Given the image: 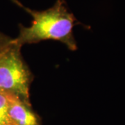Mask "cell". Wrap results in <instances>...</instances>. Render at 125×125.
Masks as SVG:
<instances>
[{
  "mask_svg": "<svg viewBox=\"0 0 125 125\" xmlns=\"http://www.w3.org/2000/svg\"><path fill=\"white\" fill-rule=\"evenodd\" d=\"M13 1L31 15L33 20L30 27L20 25L19 36L10 40L11 43L21 47L25 44L54 40L64 43L72 51L76 50V42L72 31L76 18L68 11L63 0H57L52 7L42 11L31 10L18 0Z\"/></svg>",
  "mask_w": 125,
  "mask_h": 125,
  "instance_id": "6da1fadb",
  "label": "cell"
},
{
  "mask_svg": "<svg viewBox=\"0 0 125 125\" xmlns=\"http://www.w3.org/2000/svg\"><path fill=\"white\" fill-rule=\"evenodd\" d=\"M10 40L0 52V92L29 102L31 73L22 58L20 47Z\"/></svg>",
  "mask_w": 125,
  "mask_h": 125,
  "instance_id": "7a4b0ae2",
  "label": "cell"
},
{
  "mask_svg": "<svg viewBox=\"0 0 125 125\" xmlns=\"http://www.w3.org/2000/svg\"><path fill=\"white\" fill-rule=\"evenodd\" d=\"M9 122L15 125H40L38 117L31 110L29 102L12 94L9 95Z\"/></svg>",
  "mask_w": 125,
  "mask_h": 125,
  "instance_id": "3957f363",
  "label": "cell"
},
{
  "mask_svg": "<svg viewBox=\"0 0 125 125\" xmlns=\"http://www.w3.org/2000/svg\"><path fill=\"white\" fill-rule=\"evenodd\" d=\"M10 94L0 92V125H6L9 122L8 109Z\"/></svg>",
  "mask_w": 125,
  "mask_h": 125,
  "instance_id": "277c9868",
  "label": "cell"
},
{
  "mask_svg": "<svg viewBox=\"0 0 125 125\" xmlns=\"http://www.w3.org/2000/svg\"><path fill=\"white\" fill-rule=\"evenodd\" d=\"M10 40L8 39V38L6 36H5L4 35H3L2 33H0V47L7 44Z\"/></svg>",
  "mask_w": 125,
  "mask_h": 125,
  "instance_id": "5b68a950",
  "label": "cell"
},
{
  "mask_svg": "<svg viewBox=\"0 0 125 125\" xmlns=\"http://www.w3.org/2000/svg\"><path fill=\"white\" fill-rule=\"evenodd\" d=\"M8 43H9V42H8ZM8 43H7V44H8ZM7 44H6V45H4V46H1V47H0V52H1V49H3V48H4V47L5 46H6V45H7Z\"/></svg>",
  "mask_w": 125,
  "mask_h": 125,
  "instance_id": "8992f818",
  "label": "cell"
},
{
  "mask_svg": "<svg viewBox=\"0 0 125 125\" xmlns=\"http://www.w3.org/2000/svg\"><path fill=\"white\" fill-rule=\"evenodd\" d=\"M14 125V124H13L12 122H9V123H8L7 125Z\"/></svg>",
  "mask_w": 125,
  "mask_h": 125,
  "instance_id": "52a82bcc",
  "label": "cell"
}]
</instances>
